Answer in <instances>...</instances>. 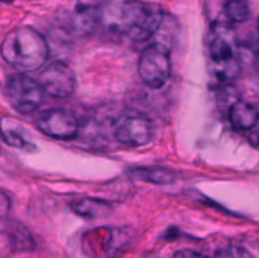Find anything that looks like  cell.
I'll use <instances>...</instances> for the list:
<instances>
[{
    "label": "cell",
    "mask_w": 259,
    "mask_h": 258,
    "mask_svg": "<svg viewBox=\"0 0 259 258\" xmlns=\"http://www.w3.org/2000/svg\"><path fill=\"white\" fill-rule=\"evenodd\" d=\"M215 258H254L250 252L238 245H229L218 250Z\"/></svg>",
    "instance_id": "16"
},
{
    "label": "cell",
    "mask_w": 259,
    "mask_h": 258,
    "mask_svg": "<svg viewBox=\"0 0 259 258\" xmlns=\"http://www.w3.org/2000/svg\"><path fill=\"white\" fill-rule=\"evenodd\" d=\"M258 32H259V19H258Z\"/></svg>",
    "instance_id": "20"
},
{
    "label": "cell",
    "mask_w": 259,
    "mask_h": 258,
    "mask_svg": "<svg viewBox=\"0 0 259 258\" xmlns=\"http://www.w3.org/2000/svg\"><path fill=\"white\" fill-rule=\"evenodd\" d=\"M0 2H4V3H9V2H12V0H0Z\"/></svg>",
    "instance_id": "19"
},
{
    "label": "cell",
    "mask_w": 259,
    "mask_h": 258,
    "mask_svg": "<svg viewBox=\"0 0 259 258\" xmlns=\"http://www.w3.org/2000/svg\"><path fill=\"white\" fill-rule=\"evenodd\" d=\"M211 75L222 83H229L239 76L240 65L237 57L223 61H211Z\"/></svg>",
    "instance_id": "14"
},
{
    "label": "cell",
    "mask_w": 259,
    "mask_h": 258,
    "mask_svg": "<svg viewBox=\"0 0 259 258\" xmlns=\"http://www.w3.org/2000/svg\"><path fill=\"white\" fill-rule=\"evenodd\" d=\"M0 53L5 62L20 72L40 68L50 56L47 40L38 30L20 27L10 30L3 39Z\"/></svg>",
    "instance_id": "2"
},
{
    "label": "cell",
    "mask_w": 259,
    "mask_h": 258,
    "mask_svg": "<svg viewBox=\"0 0 259 258\" xmlns=\"http://www.w3.org/2000/svg\"><path fill=\"white\" fill-rule=\"evenodd\" d=\"M72 29L78 34H90L99 23V5L80 4L75 8L70 18Z\"/></svg>",
    "instance_id": "11"
},
{
    "label": "cell",
    "mask_w": 259,
    "mask_h": 258,
    "mask_svg": "<svg viewBox=\"0 0 259 258\" xmlns=\"http://www.w3.org/2000/svg\"><path fill=\"white\" fill-rule=\"evenodd\" d=\"M209 53L211 61H223L235 57V32L224 22L212 24L210 30Z\"/></svg>",
    "instance_id": "8"
},
{
    "label": "cell",
    "mask_w": 259,
    "mask_h": 258,
    "mask_svg": "<svg viewBox=\"0 0 259 258\" xmlns=\"http://www.w3.org/2000/svg\"><path fill=\"white\" fill-rule=\"evenodd\" d=\"M164 22V13L157 5L141 0H103L99 4V23L110 32L146 40L156 34Z\"/></svg>",
    "instance_id": "1"
},
{
    "label": "cell",
    "mask_w": 259,
    "mask_h": 258,
    "mask_svg": "<svg viewBox=\"0 0 259 258\" xmlns=\"http://www.w3.org/2000/svg\"><path fill=\"white\" fill-rule=\"evenodd\" d=\"M71 209L75 214L80 215L82 218H100L104 215H108L111 211V206L108 201L98 199H81L77 201H73L71 204Z\"/></svg>",
    "instance_id": "13"
},
{
    "label": "cell",
    "mask_w": 259,
    "mask_h": 258,
    "mask_svg": "<svg viewBox=\"0 0 259 258\" xmlns=\"http://www.w3.org/2000/svg\"><path fill=\"white\" fill-rule=\"evenodd\" d=\"M224 12L228 19L233 23H243L249 19V0H227Z\"/></svg>",
    "instance_id": "15"
},
{
    "label": "cell",
    "mask_w": 259,
    "mask_h": 258,
    "mask_svg": "<svg viewBox=\"0 0 259 258\" xmlns=\"http://www.w3.org/2000/svg\"><path fill=\"white\" fill-rule=\"evenodd\" d=\"M142 81L151 89H162L171 78V52L162 43L156 42L144 48L138 62Z\"/></svg>",
    "instance_id": "3"
},
{
    "label": "cell",
    "mask_w": 259,
    "mask_h": 258,
    "mask_svg": "<svg viewBox=\"0 0 259 258\" xmlns=\"http://www.w3.org/2000/svg\"><path fill=\"white\" fill-rule=\"evenodd\" d=\"M172 258H209L207 255H205L204 253H200L197 250L192 249H181L177 250Z\"/></svg>",
    "instance_id": "17"
},
{
    "label": "cell",
    "mask_w": 259,
    "mask_h": 258,
    "mask_svg": "<svg viewBox=\"0 0 259 258\" xmlns=\"http://www.w3.org/2000/svg\"><path fill=\"white\" fill-rule=\"evenodd\" d=\"M37 126L46 136L61 141L76 138L80 131L75 114L60 108L42 111L37 119Z\"/></svg>",
    "instance_id": "7"
},
{
    "label": "cell",
    "mask_w": 259,
    "mask_h": 258,
    "mask_svg": "<svg viewBox=\"0 0 259 258\" xmlns=\"http://www.w3.org/2000/svg\"><path fill=\"white\" fill-rule=\"evenodd\" d=\"M10 210V199L5 192L0 191V219H4Z\"/></svg>",
    "instance_id": "18"
},
{
    "label": "cell",
    "mask_w": 259,
    "mask_h": 258,
    "mask_svg": "<svg viewBox=\"0 0 259 258\" xmlns=\"http://www.w3.org/2000/svg\"><path fill=\"white\" fill-rule=\"evenodd\" d=\"M128 174L132 179L154 185H168L176 180V174L174 171L162 167H132Z\"/></svg>",
    "instance_id": "12"
},
{
    "label": "cell",
    "mask_w": 259,
    "mask_h": 258,
    "mask_svg": "<svg viewBox=\"0 0 259 258\" xmlns=\"http://www.w3.org/2000/svg\"><path fill=\"white\" fill-rule=\"evenodd\" d=\"M43 89L39 82L24 73L13 75L8 80L7 95L17 111L29 114L37 110L43 101Z\"/></svg>",
    "instance_id": "5"
},
{
    "label": "cell",
    "mask_w": 259,
    "mask_h": 258,
    "mask_svg": "<svg viewBox=\"0 0 259 258\" xmlns=\"http://www.w3.org/2000/svg\"><path fill=\"white\" fill-rule=\"evenodd\" d=\"M114 137L125 147H143L154 137V124L146 114L125 111L115 119L113 125Z\"/></svg>",
    "instance_id": "4"
},
{
    "label": "cell",
    "mask_w": 259,
    "mask_h": 258,
    "mask_svg": "<svg viewBox=\"0 0 259 258\" xmlns=\"http://www.w3.org/2000/svg\"><path fill=\"white\" fill-rule=\"evenodd\" d=\"M229 121L238 131H250L259 121L257 106L238 99L229 106Z\"/></svg>",
    "instance_id": "10"
},
{
    "label": "cell",
    "mask_w": 259,
    "mask_h": 258,
    "mask_svg": "<svg viewBox=\"0 0 259 258\" xmlns=\"http://www.w3.org/2000/svg\"><path fill=\"white\" fill-rule=\"evenodd\" d=\"M0 136L7 144L14 148L23 149V151H32L35 149V146L27 137L25 128L10 116H3L0 119Z\"/></svg>",
    "instance_id": "9"
},
{
    "label": "cell",
    "mask_w": 259,
    "mask_h": 258,
    "mask_svg": "<svg viewBox=\"0 0 259 258\" xmlns=\"http://www.w3.org/2000/svg\"><path fill=\"white\" fill-rule=\"evenodd\" d=\"M38 82L53 98L66 99L75 93L76 75L67 63L55 61L40 71Z\"/></svg>",
    "instance_id": "6"
}]
</instances>
